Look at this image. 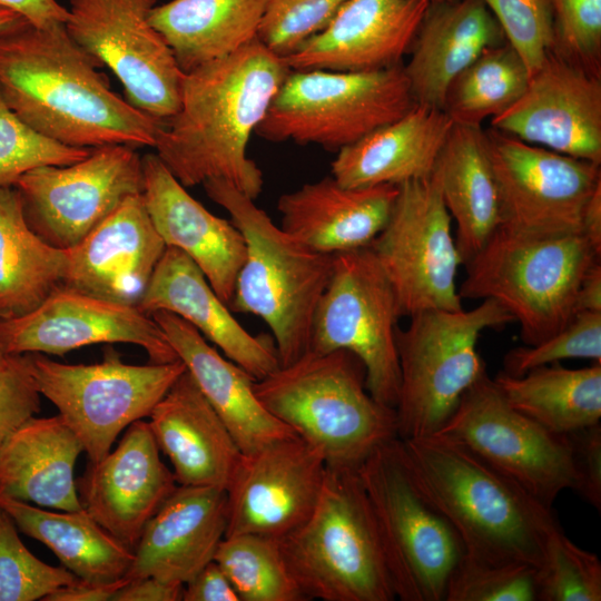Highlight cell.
<instances>
[{
  "label": "cell",
  "mask_w": 601,
  "mask_h": 601,
  "mask_svg": "<svg viewBox=\"0 0 601 601\" xmlns=\"http://www.w3.org/2000/svg\"><path fill=\"white\" fill-rule=\"evenodd\" d=\"M101 67L65 23L0 28V95L22 121L71 147H155L164 121L115 92Z\"/></svg>",
  "instance_id": "obj_1"
},
{
  "label": "cell",
  "mask_w": 601,
  "mask_h": 601,
  "mask_svg": "<svg viewBox=\"0 0 601 601\" xmlns=\"http://www.w3.org/2000/svg\"><path fill=\"white\" fill-rule=\"evenodd\" d=\"M289 71L256 39L185 72L180 107L158 131L157 156L184 187L221 179L255 200L264 178L248 142Z\"/></svg>",
  "instance_id": "obj_2"
},
{
  "label": "cell",
  "mask_w": 601,
  "mask_h": 601,
  "mask_svg": "<svg viewBox=\"0 0 601 601\" xmlns=\"http://www.w3.org/2000/svg\"><path fill=\"white\" fill-rule=\"evenodd\" d=\"M400 443L414 484L455 529L466 555L540 569L548 539L561 526L553 509L447 434Z\"/></svg>",
  "instance_id": "obj_3"
},
{
  "label": "cell",
  "mask_w": 601,
  "mask_h": 601,
  "mask_svg": "<svg viewBox=\"0 0 601 601\" xmlns=\"http://www.w3.org/2000/svg\"><path fill=\"white\" fill-rule=\"evenodd\" d=\"M254 391L331 467L358 469L373 451L397 437L395 408L371 395L364 364L345 349L307 351L256 380Z\"/></svg>",
  "instance_id": "obj_4"
},
{
  "label": "cell",
  "mask_w": 601,
  "mask_h": 601,
  "mask_svg": "<svg viewBox=\"0 0 601 601\" xmlns=\"http://www.w3.org/2000/svg\"><path fill=\"white\" fill-rule=\"evenodd\" d=\"M203 186L229 214L246 245L230 311L262 318L272 332L280 365L293 363L309 349L314 314L332 274L333 255L297 242L229 183L208 179Z\"/></svg>",
  "instance_id": "obj_5"
},
{
  "label": "cell",
  "mask_w": 601,
  "mask_h": 601,
  "mask_svg": "<svg viewBox=\"0 0 601 601\" xmlns=\"http://www.w3.org/2000/svg\"><path fill=\"white\" fill-rule=\"evenodd\" d=\"M279 544L307 601L396 599L357 469L327 466L313 512Z\"/></svg>",
  "instance_id": "obj_6"
},
{
  "label": "cell",
  "mask_w": 601,
  "mask_h": 601,
  "mask_svg": "<svg viewBox=\"0 0 601 601\" xmlns=\"http://www.w3.org/2000/svg\"><path fill=\"white\" fill-rule=\"evenodd\" d=\"M600 258L582 234L532 237L499 228L465 265L459 294L495 300L519 323L522 342L535 345L577 314L579 286Z\"/></svg>",
  "instance_id": "obj_7"
},
{
  "label": "cell",
  "mask_w": 601,
  "mask_h": 601,
  "mask_svg": "<svg viewBox=\"0 0 601 601\" xmlns=\"http://www.w3.org/2000/svg\"><path fill=\"white\" fill-rule=\"evenodd\" d=\"M410 318L405 329H396L400 440L441 431L463 393L486 372L476 349L482 332L514 322L493 299L471 309L424 311Z\"/></svg>",
  "instance_id": "obj_8"
},
{
  "label": "cell",
  "mask_w": 601,
  "mask_h": 601,
  "mask_svg": "<svg viewBox=\"0 0 601 601\" xmlns=\"http://www.w3.org/2000/svg\"><path fill=\"white\" fill-rule=\"evenodd\" d=\"M372 506L395 597L444 601L450 577L465 553L446 520L417 490L396 437L358 466Z\"/></svg>",
  "instance_id": "obj_9"
},
{
  "label": "cell",
  "mask_w": 601,
  "mask_h": 601,
  "mask_svg": "<svg viewBox=\"0 0 601 601\" xmlns=\"http://www.w3.org/2000/svg\"><path fill=\"white\" fill-rule=\"evenodd\" d=\"M414 105L401 65L364 72L290 70L255 134L338 151Z\"/></svg>",
  "instance_id": "obj_10"
},
{
  "label": "cell",
  "mask_w": 601,
  "mask_h": 601,
  "mask_svg": "<svg viewBox=\"0 0 601 601\" xmlns=\"http://www.w3.org/2000/svg\"><path fill=\"white\" fill-rule=\"evenodd\" d=\"M29 356L39 393L58 408L92 463L111 451L125 428L148 417L186 371L179 358L131 365L114 352L89 365L62 364L38 353Z\"/></svg>",
  "instance_id": "obj_11"
},
{
  "label": "cell",
  "mask_w": 601,
  "mask_h": 601,
  "mask_svg": "<svg viewBox=\"0 0 601 601\" xmlns=\"http://www.w3.org/2000/svg\"><path fill=\"white\" fill-rule=\"evenodd\" d=\"M400 317L393 287L368 246L335 254L328 284L314 314L308 351L353 353L365 366L371 395L395 408Z\"/></svg>",
  "instance_id": "obj_12"
},
{
  "label": "cell",
  "mask_w": 601,
  "mask_h": 601,
  "mask_svg": "<svg viewBox=\"0 0 601 601\" xmlns=\"http://www.w3.org/2000/svg\"><path fill=\"white\" fill-rule=\"evenodd\" d=\"M397 187L390 218L368 247L393 287L401 316L463 308L456 286L462 260L435 176Z\"/></svg>",
  "instance_id": "obj_13"
},
{
  "label": "cell",
  "mask_w": 601,
  "mask_h": 601,
  "mask_svg": "<svg viewBox=\"0 0 601 601\" xmlns=\"http://www.w3.org/2000/svg\"><path fill=\"white\" fill-rule=\"evenodd\" d=\"M440 432L465 444L549 509L574 486L566 434L513 408L486 372L463 393Z\"/></svg>",
  "instance_id": "obj_14"
},
{
  "label": "cell",
  "mask_w": 601,
  "mask_h": 601,
  "mask_svg": "<svg viewBox=\"0 0 601 601\" xmlns=\"http://www.w3.org/2000/svg\"><path fill=\"white\" fill-rule=\"evenodd\" d=\"M157 0H69V36L124 86L127 101L165 121L180 107L185 72L149 16Z\"/></svg>",
  "instance_id": "obj_15"
},
{
  "label": "cell",
  "mask_w": 601,
  "mask_h": 601,
  "mask_svg": "<svg viewBox=\"0 0 601 601\" xmlns=\"http://www.w3.org/2000/svg\"><path fill=\"white\" fill-rule=\"evenodd\" d=\"M496 179L500 227L532 237L582 234V219L601 186V165L485 131Z\"/></svg>",
  "instance_id": "obj_16"
},
{
  "label": "cell",
  "mask_w": 601,
  "mask_h": 601,
  "mask_svg": "<svg viewBox=\"0 0 601 601\" xmlns=\"http://www.w3.org/2000/svg\"><path fill=\"white\" fill-rule=\"evenodd\" d=\"M14 187L31 228L52 246L66 249L127 197L142 194V158L128 145L100 146L75 164L36 168Z\"/></svg>",
  "instance_id": "obj_17"
},
{
  "label": "cell",
  "mask_w": 601,
  "mask_h": 601,
  "mask_svg": "<svg viewBox=\"0 0 601 601\" xmlns=\"http://www.w3.org/2000/svg\"><path fill=\"white\" fill-rule=\"evenodd\" d=\"M100 343L138 345L151 363L178 359L162 329L138 306L62 285L31 312L0 318V347L6 355H63Z\"/></svg>",
  "instance_id": "obj_18"
},
{
  "label": "cell",
  "mask_w": 601,
  "mask_h": 601,
  "mask_svg": "<svg viewBox=\"0 0 601 601\" xmlns=\"http://www.w3.org/2000/svg\"><path fill=\"white\" fill-rule=\"evenodd\" d=\"M321 451L299 436L242 454L226 489V534L283 539L313 512L326 476Z\"/></svg>",
  "instance_id": "obj_19"
},
{
  "label": "cell",
  "mask_w": 601,
  "mask_h": 601,
  "mask_svg": "<svg viewBox=\"0 0 601 601\" xmlns=\"http://www.w3.org/2000/svg\"><path fill=\"white\" fill-rule=\"evenodd\" d=\"M491 128L526 144L601 165V81L555 48L522 96Z\"/></svg>",
  "instance_id": "obj_20"
},
{
  "label": "cell",
  "mask_w": 601,
  "mask_h": 601,
  "mask_svg": "<svg viewBox=\"0 0 601 601\" xmlns=\"http://www.w3.org/2000/svg\"><path fill=\"white\" fill-rule=\"evenodd\" d=\"M76 485L89 515L134 552L146 523L178 484L160 459L149 423L138 420L114 451L89 462Z\"/></svg>",
  "instance_id": "obj_21"
},
{
  "label": "cell",
  "mask_w": 601,
  "mask_h": 601,
  "mask_svg": "<svg viewBox=\"0 0 601 601\" xmlns=\"http://www.w3.org/2000/svg\"><path fill=\"white\" fill-rule=\"evenodd\" d=\"M166 247L142 194L129 196L79 243L67 248L62 286L138 306Z\"/></svg>",
  "instance_id": "obj_22"
},
{
  "label": "cell",
  "mask_w": 601,
  "mask_h": 601,
  "mask_svg": "<svg viewBox=\"0 0 601 601\" xmlns=\"http://www.w3.org/2000/svg\"><path fill=\"white\" fill-rule=\"evenodd\" d=\"M425 0H346L332 21L284 58L290 70L376 71L401 65Z\"/></svg>",
  "instance_id": "obj_23"
},
{
  "label": "cell",
  "mask_w": 601,
  "mask_h": 601,
  "mask_svg": "<svg viewBox=\"0 0 601 601\" xmlns=\"http://www.w3.org/2000/svg\"><path fill=\"white\" fill-rule=\"evenodd\" d=\"M142 197L167 247L186 254L229 305L246 245L239 229L191 197L157 154L142 157Z\"/></svg>",
  "instance_id": "obj_24"
},
{
  "label": "cell",
  "mask_w": 601,
  "mask_h": 601,
  "mask_svg": "<svg viewBox=\"0 0 601 601\" xmlns=\"http://www.w3.org/2000/svg\"><path fill=\"white\" fill-rule=\"evenodd\" d=\"M226 528V490L177 485L146 523L126 578L185 584L214 560Z\"/></svg>",
  "instance_id": "obj_25"
},
{
  "label": "cell",
  "mask_w": 601,
  "mask_h": 601,
  "mask_svg": "<svg viewBox=\"0 0 601 601\" xmlns=\"http://www.w3.org/2000/svg\"><path fill=\"white\" fill-rule=\"evenodd\" d=\"M138 307L149 315L166 311L183 318L255 380L280 366L273 337L248 333L199 267L178 248L166 247Z\"/></svg>",
  "instance_id": "obj_26"
},
{
  "label": "cell",
  "mask_w": 601,
  "mask_h": 601,
  "mask_svg": "<svg viewBox=\"0 0 601 601\" xmlns=\"http://www.w3.org/2000/svg\"><path fill=\"white\" fill-rule=\"evenodd\" d=\"M398 187H345L333 176L283 194L280 228L307 248L335 255L370 246L386 225Z\"/></svg>",
  "instance_id": "obj_27"
},
{
  "label": "cell",
  "mask_w": 601,
  "mask_h": 601,
  "mask_svg": "<svg viewBox=\"0 0 601 601\" xmlns=\"http://www.w3.org/2000/svg\"><path fill=\"white\" fill-rule=\"evenodd\" d=\"M150 315L243 454L297 436L262 405L254 391L256 380L220 355L195 327L166 311Z\"/></svg>",
  "instance_id": "obj_28"
},
{
  "label": "cell",
  "mask_w": 601,
  "mask_h": 601,
  "mask_svg": "<svg viewBox=\"0 0 601 601\" xmlns=\"http://www.w3.org/2000/svg\"><path fill=\"white\" fill-rule=\"evenodd\" d=\"M148 417L178 485L227 489L243 453L187 371Z\"/></svg>",
  "instance_id": "obj_29"
},
{
  "label": "cell",
  "mask_w": 601,
  "mask_h": 601,
  "mask_svg": "<svg viewBox=\"0 0 601 601\" xmlns=\"http://www.w3.org/2000/svg\"><path fill=\"white\" fill-rule=\"evenodd\" d=\"M504 41L482 0L430 3L403 67L415 104L443 109L454 78L484 49Z\"/></svg>",
  "instance_id": "obj_30"
},
{
  "label": "cell",
  "mask_w": 601,
  "mask_h": 601,
  "mask_svg": "<svg viewBox=\"0 0 601 601\" xmlns=\"http://www.w3.org/2000/svg\"><path fill=\"white\" fill-rule=\"evenodd\" d=\"M453 125L443 109L415 104L397 120L338 150L332 176L345 187L398 186L428 177Z\"/></svg>",
  "instance_id": "obj_31"
},
{
  "label": "cell",
  "mask_w": 601,
  "mask_h": 601,
  "mask_svg": "<svg viewBox=\"0 0 601 601\" xmlns=\"http://www.w3.org/2000/svg\"><path fill=\"white\" fill-rule=\"evenodd\" d=\"M82 451L59 414L30 417L0 446V496L59 511L81 510L73 471Z\"/></svg>",
  "instance_id": "obj_32"
},
{
  "label": "cell",
  "mask_w": 601,
  "mask_h": 601,
  "mask_svg": "<svg viewBox=\"0 0 601 601\" xmlns=\"http://www.w3.org/2000/svg\"><path fill=\"white\" fill-rule=\"evenodd\" d=\"M433 175L456 225L455 243L466 265L500 227V203L486 132L454 124Z\"/></svg>",
  "instance_id": "obj_33"
},
{
  "label": "cell",
  "mask_w": 601,
  "mask_h": 601,
  "mask_svg": "<svg viewBox=\"0 0 601 601\" xmlns=\"http://www.w3.org/2000/svg\"><path fill=\"white\" fill-rule=\"evenodd\" d=\"M265 1L170 0L156 4L149 20L189 72L256 40Z\"/></svg>",
  "instance_id": "obj_34"
},
{
  "label": "cell",
  "mask_w": 601,
  "mask_h": 601,
  "mask_svg": "<svg viewBox=\"0 0 601 601\" xmlns=\"http://www.w3.org/2000/svg\"><path fill=\"white\" fill-rule=\"evenodd\" d=\"M0 508L30 538L47 545L77 578L99 583L116 582L132 563L134 552L82 508L55 512L30 503L0 496Z\"/></svg>",
  "instance_id": "obj_35"
},
{
  "label": "cell",
  "mask_w": 601,
  "mask_h": 601,
  "mask_svg": "<svg viewBox=\"0 0 601 601\" xmlns=\"http://www.w3.org/2000/svg\"><path fill=\"white\" fill-rule=\"evenodd\" d=\"M67 263V248L31 228L17 188H0V318L38 307L62 285Z\"/></svg>",
  "instance_id": "obj_36"
},
{
  "label": "cell",
  "mask_w": 601,
  "mask_h": 601,
  "mask_svg": "<svg viewBox=\"0 0 601 601\" xmlns=\"http://www.w3.org/2000/svg\"><path fill=\"white\" fill-rule=\"evenodd\" d=\"M493 382L516 411L559 434L593 425L601 418V363L568 368L560 363L522 376L499 372Z\"/></svg>",
  "instance_id": "obj_37"
},
{
  "label": "cell",
  "mask_w": 601,
  "mask_h": 601,
  "mask_svg": "<svg viewBox=\"0 0 601 601\" xmlns=\"http://www.w3.org/2000/svg\"><path fill=\"white\" fill-rule=\"evenodd\" d=\"M529 79L525 63L505 40L484 49L454 78L443 110L454 124L481 127L516 102Z\"/></svg>",
  "instance_id": "obj_38"
},
{
  "label": "cell",
  "mask_w": 601,
  "mask_h": 601,
  "mask_svg": "<svg viewBox=\"0 0 601 601\" xmlns=\"http://www.w3.org/2000/svg\"><path fill=\"white\" fill-rule=\"evenodd\" d=\"M214 561L239 601H307L284 560L279 540L258 534L225 536Z\"/></svg>",
  "instance_id": "obj_39"
},
{
  "label": "cell",
  "mask_w": 601,
  "mask_h": 601,
  "mask_svg": "<svg viewBox=\"0 0 601 601\" xmlns=\"http://www.w3.org/2000/svg\"><path fill=\"white\" fill-rule=\"evenodd\" d=\"M538 582V601H600L601 562L560 526L548 539Z\"/></svg>",
  "instance_id": "obj_40"
},
{
  "label": "cell",
  "mask_w": 601,
  "mask_h": 601,
  "mask_svg": "<svg viewBox=\"0 0 601 601\" xmlns=\"http://www.w3.org/2000/svg\"><path fill=\"white\" fill-rule=\"evenodd\" d=\"M92 148L56 141L22 121L0 95V188L14 187L27 173L43 166H67Z\"/></svg>",
  "instance_id": "obj_41"
},
{
  "label": "cell",
  "mask_w": 601,
  "mask_h": 601,
  "mask_svg": "<svg viewBox=\"0 0 601 601\" xmlns=\"http://www.w3.org/2000/svg\"><path fill=\"white\" fill-rule=\"evenodd\" d=\"M77 579L65 566L35 556L20 540L11 516L0 508V601L43 600Z\"/></svg>",
  "instance_id": "obj_42"
},
{
  "label": "cell",
  "mask_w": 601,
  "mask_h": 601,
  "mask_svg": "<svg viewBox=\"0 0 601 601\" xmlns=\"http://www.w3.org/2000/svg\"><path fill=\"white\" fill-rule=\"evenodd\" d=\"M539 568L495 564L464 553L453 570L444 601H538Z\"/></svg>",
  "instance_id": "obj_43"
},
{
  "label": "cell",
  "mask_w": 601,
  "mask_h": 601,
  "mask_svg": "<svg viewBox=\"0 0 601 601\" xmlns=\"http://www.w3.org/2000/svg\"><path fill=\"white\" fill-rule=\"evenodd\" d=\"M568 358L601 363V313L578 312L558 333L535 345L512 348L503 359V372L522 376L529 371Z\"/></svg>",
  "instance_id": "obj_44"
},
{
  "label": "cell",
  "mask_w": 601,
  "mask_h": 601,
  "mask_svg": "<svg viewBox=\"0 0 601 601\" xmlns=\"http://www.w3.org/2000/svg\"><path fill=\"white\" fill-rule=\"evenodd\" d=\"M346 0H266L257 39L286 58L322 31Z\"/></svg>",
  "instance_id": "obj_45"
},
{
  "label": "cell",
  "mask_w": 601,
  "mask_h": 601,
  "mask_svg": "<svg viewBox=\"0 0 601 601\" xmlns=\"http://www.w3.org/2000/svg\"><path fill=\"white\" fill-rule=\"evenodd\" d=\"M499 22L505 40L516 50L530 76L555 48L549 0H482Z\"/></svg>",
  "instance_id": "obj_46"
},
{
  "label": "cell",
  "mask_w": 601,
  "mask_h": 601,
  "mask_svg": "<svg viewBox=\"0 0 601 601\" xmlns=\"http://www.w3.org/2000/svg\"><path fill=\"white\" fill-rule=\"evenodd\" d=\"M554 22L555 49L600 75L601 0H549Z\"/></svg>",
  "instance_id": "obj_47"
},
{
  "label": "cell",
  "mask_w": 601,
  "mask_h": 601,
  "mask_svg": "<svg viewBox=\"0 0 601 601\" xmlns=\"http://www.w3.org/2000/svg\"><path fill=\"white\" fill-rule=\"evenodd\" d=\"M29 354L8 355L0 367V446L40 411Z\"/></svg>",
  "instance_id": "obj_48"
},
{
  "label": "cell",
  "mask_w": 601,
  "mask_h": 601,
  "mask_svg": "<svg viewBox=\"0 0 601 601\" xmlns=\"http://www.w3.org/2000/svg\"><path fill=\"white\" fill-rule=\"evenodd\" d=\"M575 474L573 491L583 500L601 509V423L566 434Z\"/></svg>",
  "instance_id": "obj_49"
},
{
  "label": "cell",
  "mask_w": 601,
  "mask_h": 601,
  "mask_svg": "<svg viewBox=\"0 0 601 601\" xmlns=\"http://www.w3.org/2000/svg\"><path fill=\"white\" fill-rule=\"evenodd\" d=\"M183 600L239 601V598L229 579L213 560L184 584Z\"/></svg>",
  "instance_id": "obj_50"
},
{
  "label": "cell",
  "mask_w": 601,
  "mask_h": 601,
  "mask_svg": "<svg viewBox=\"0 0 601 601\" xmlns=\"http://www.w3.org/2000/svg\"><path fill=\"white\" fill-rule=\"evenodd\" d=\"M183 591L184 584L147 577L129 580L111 601H179L183 600Z\"/></svg>",
  "instance_id": "obj_51"
},
{
  "label": "cell",
  "mask_w": 601,
  "mask_h": 601,
  "mask_svg": "<svg viewBox=\"0 0 601 601\" xmlns=\"http://www.w3.org/2000/svg\"><path fill=\"white\" fill-rule=\"evenodd\" d=\"M128 581L129 579L122 578L116 582L99 583L78 578L73 583L56 590L42 601H109Z\"/></svg>",
  "instance_id": "obj_52"
},
{
  "label": "cell",
  "mask_w": 601,
  "mask_h": 601,
  "mask_svg": "<svg viewBox=\"0 0 601 601\" xmlns=\"http://www.w3.org/2000/svg\"><path fill=\"white\" fill-rule=\"evenodd\" d=\"M0 6L40 27L65 23L68 18V9L57 0H0Z\"/></svg>",
  "instance_id": "obj_53"
},
{
  "label": "cell",
  "mask_w": 601,
  "mask_h": 601,
  "mask_svg": "<svg viewBox=\"0 0 601 601\" xmlns=\"http://www.w3.org/2000/svg\"><path fill=\"white\" fill-rule=\"evenodd\" d=\"M575 311L601 313V263L598 262L584 275L578 290Z\"/></svg>",
  "instance_id": "obj_54"
},
{
  "label": "cell",
  "mask_w": 601,
  "mask_h": 601,
  "mask_svg": "<svg viewBox=\"0 0 601 601\" xmlns=\"http://www.w3.org/2000/svg\"><path fill=\"white\" fill-rule=\"evenodd\" d=\"M581 233L601 250V186L593 193L585 207Z\"/></svg>",
  "instance_id": "obj_55"
},
{
  "label": "cell",
  "mask_w": 601,
  "mask_h": 601,
  "mask_svg": "<svg viewBox=\"0 0 601 601\" xmlns=\"http://www.w3.org/2000/svg\"><path fill=\"white\" fill-rule=\"evenodd\" d=\"M21 16L17 12L0 6V28L7 26L8 23L14 21L16 19L20 18Z\"/></svg>",
  "instance_id": "obj_56"
},
{
  "label": "cell",
  "mask_w": 601,
  "mask_h": 601,
  "mask_svg": "<svg viewBox=\"0 0 601 601\" xmlns=\"http://www.w3.org/2000/svg\"><path fill=\"white\" fill-rule=\"evenodd\" d=\"M8 355H6L0 347V367L6 363Z\"/></svg>",
  "instance_id": "obj_57"
},
{
  "label": "cell",
  "mask_w": 601,
  "mask_h": 601,
  "mask_svg": "<svg viewBox=\"0 0 601 601\" xmlns=\"http://www.w3.org/2000/svg\"><path fill=\"white\" fill-rule=\"evenodd\" d=\"M428 3H435V2H444V1H453V0H425Z\"/></svg>",
  "instance_id": "obj_58"
}]
</instances>
